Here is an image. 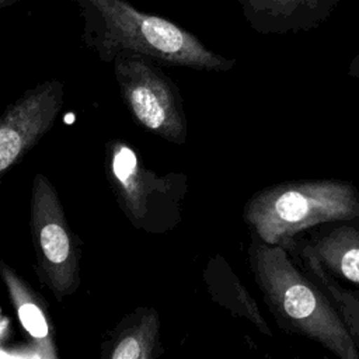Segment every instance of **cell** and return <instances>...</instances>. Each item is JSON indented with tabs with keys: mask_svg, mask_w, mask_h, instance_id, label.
Returning <instances> with one entry per match:
<instances>
[{
	"mask_svg": "<svg viewBox=\"0 0 359 359\" xmlns=\"http://www.w3.org/2000/svg\"><path fill=\"white\" fill-rule=\"evenodd\" d=\"M73 1L81 20V41L102 62L135 53L168 67L229 72L236 66V59L213 52L191 31L126 0Z\"/></svg>",
	"mask_w": 359,
	"mask_h": 359,
	"instance_id": "1",
	"label": "cell"
},
{
	"mask_svg": "<svg viewBox=\"0 0 359 359\" xmlns=\"http://www.w3.org/2000/svg\"><path fill=\"white\" fill-rule=\"evenodd\" d=\"M247 262L278 328L310 339L339 359H359L331 299L283 247L250 233Z\"/></svg>",
	"mask_w": 359,
	"mask_h": 359,
	"instance_id": "2",
	"label": "cell"
},
{
	"mask_svg": "<svg viewBox=\"0 0 359 359\" xmlns=\"http://www.w3.org/2000/svg\"><path fill=\"white\" fill-rule=\"evenodd\" d=\"M355 217H359V189L341 178L276 182L252 194L243 206L250 233L287 252L307 229Z\"/></svg>",
	"mask_w": 359,
	"mask_h": 359,
	"instance_id": "3",
	"label": "cell"
},
{
	"mask_svg": "<svg viewBox=\"0 0 359 359\" xmlns=\"http://www.w3.org/2000/svg\"><path fill=\"white\" fill-rule=\"evenodd\" d=\"M104 167L116 203L135 229L163 234L178 226L188 192L185 174H157L130 143L121 139L105 143Z\"/></svg>",
	"mask_w": 359,
	"mask_h": 359,
	"instance_id": "4",
	"label": "cell"
},
{
	"mask_svg": "<svg viewBox=\"0 0 359 359\" xmlns=\"http://www.w3.org/2000/svg\"><path fill=\"white\" fill-rule=\"evenodd\" d=\"M112 65L121 98L135 122L172 144H184L188 139L184 100L161 65L135 53H121Z\"/></svg>",
	"mask_w": 359,
	"mask_h": 359,
	"instance_id": "5",
	"label": "cell"
},
{
	"mask_svg": "<svg viewBox=\"0 0 359 359\" xmlns=\"http://www.w3.org/2000/svg\"><path fill=\"white\" fill-rule=\"evenodd\" d=\"M29 229L39 280L62 303L80 286V251L50 180L36 172L29 199Z\"/></svg>",
	"mask_w": 359,
	"mask_h": 359,
	"instance_id": "6",
	"label": "cell"
},
{
	"mask_svg": "<svg viewBox=\"0 0 359 359\" xmlns=\"http://www.w3.org/2000/svg\"><path fill=\"white\" fill-rule=\"evenodd\" d=\"M65 98L63 83L50 79L25 90L0 115V182L53 128Z\"/></svg>",
	"mask_w": 359,
	"mask_h": 359,
	"instance_id": "7",
	"label": "cell"
},
{
	"mask_svg": "<svg viewBox=\"0 0 359 359\" xmlns=\"http://www.w3.org/2000/svg\"><path fill=\"white\" fill-rule=\"evenodd\" d=\"M294 250L309 252L334 278L359 287V217L307 229L296 237Z\"/></svg>",
	"mask_w": 359,
	"mask_h": 359,
	"instance_id": "8",
	"label": "cell"
},
{
	"mask_svg": "<svg viewBox=\"0 0 359 359\" xmlns=\"http://www.w3.org/2000/svg\"><path fill=\"white\" fill-rule=\"evenodd\" d=\"M250 27L262 35L318 28L342 0H236Z\"/></svg>",
	"mask_w": 359,
	"mask_h": 359,
	"instance_id": "9",
	"label": "cell"
},
{
	"mask_svg": "<svg viewBox=\"0 0 359 359\" xmlns=\"http://www.w3.org/2000/svg\"><path fill=\"white\" fill-rule=\"evenodd\" d=\"M161 353L160 316L153 307L123 316L101 344L102 359H156Z\"/></svg>",
	"mask_w": 359,
	"mask_h": 359,
	"instance_id": "10",
	"label": "cell"
},
{
	"mask_svg": "<svg viewBox=\"0 0 359 359\" xmlns=\"http://www.w3.org/2000/svg\"><path fill=\"white\" fill-rule=\"evenodd\" d=\"M0 278L21 325L35 342L36 355L57 358L52 323L43 299L4 261H0Z\"/></svg>",
	"mask_w": 359,
	"mask_h": 359,
	"instance_id": "11",
	"label": "cell"
},
{
	"mask_svg": "<svg viewBox=\"0 0 359 359\" xmlns=\"http://www.w3.org/2000/svg\"><path fill=\"white\" fill-rule=\"evenodd\" d=\"M203 282L215 303L227 309L233 316L248 320L264 335H273L257 304V300L251 296L229 262L220 254L209 258L203 269Z\"/></svg>",
	"mask_w": 359,
	"mask_h": 359,
	"instance_id": "12",
	"label": "cell"
},
{
	"mask_svg": "<svg viewBox=\"0 0 359 359\" xmlns=\"http://www.w3.org/2000/svg\"><path fill=\"white\" fill-rule=\"evenodd\" d=\"M290 255L331 299L356 349L359 351V287L345 286L344 282L327 272L321 264L306 251L294 250Z\"/></svg>",
	"mask_w": 359,
	"mask_h": 359,
	"instance_id": "13",
	"label": "cell"
},
{
	"mask_svg": "<svg viewBox=\"0 0 359 359\" xmlns=\"http://www.w3.org/2000/svg\"><path fill=\"white\" fill-rule=\"evenodd\" d=\"M348 76L359 80V53H356L353 56V59L351 60V63L348 66Z\"/></svg>",
	"mask_w": 359,
	"mask_h": 359,
	"instance_id": "14",
	"label": "cell"
},
{
	"mask_svg": "<svg viewBox=\"0 0 359 359\" xmlns=\"http://www.w3.org/2000/svg\"><path fill=\"white\" fill-rule=\"evenodd\" d=\"M18 1L20 0H0V10L6 8V7H10V6H13V4L18 3Z\"/></svg>",
	"mask_w": 359,
	"mask_h": 359,
	"instance_id": "15",
	"label": "cell"
}]
</instances>
